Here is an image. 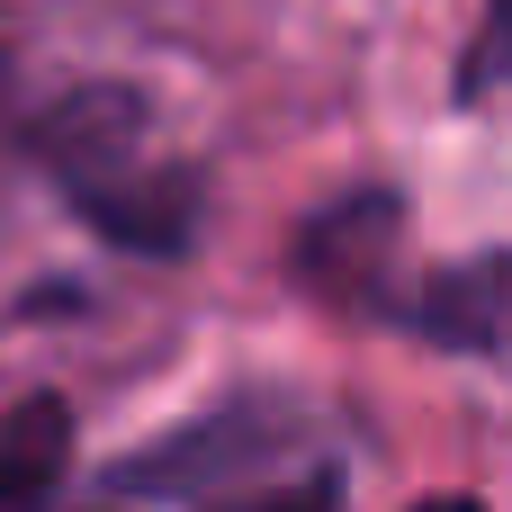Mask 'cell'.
Listing matches in <instances>:
<instances>
[{"mask_svg":"<svg viewBox=\"0 0 512 512\" xmlns=\"http://www.w3.org/2000/svg\"><path fill=\"white\" fill-rule=\"evenodd\" d=\"M477 90H512V0H486L477 45L459 54V99H477Z\"/></svg>","mask_w":512,"mask_h":512,"instance_id":"4","label":"cell"},{"mask_svg":"<svg viewBox=\"0 0 512 512\" xmlns=\"http://www.w3.org/2000/svg\"><path fill=\"white\" fill-rule=\"evenodd\" d=\"M72 477V405L27 396L0 414V504H36Z\"/></svg>","mask_w":512,"mask_h":512,"instance_id":"3","label":"cell"},{"mask_svg":"<svg viewBox=\"0 0 512 512\" xmlns=\"http://www.w3.org/2000/svg\"><path fill=\"white\" fill-rule=\"evenodd\" d=\"M45 171L63 180V198L126 252H189L198 234V171L180 153H162L153 108L117 81L72 90L63 108H45L36 126Z\"/></svg>","mask_w":512,"mask_h":512,"instance_id":"1","label":"cell"},{"mask_svg":"<svg viewBox=\"0 0 512 512\" xmlns=\"http://www.w3.org/2000/svg\"><path fill=\"white\" fill-rule=\"evenodd\" d=\"M315 432L297 405L279 396H243L216 405L180 432H162L144 459H117L99 477V495H135V504H207V495H333V468H306Z\"/></svg>","mask_w":512,"mask_h":512,"instance_id":"2","label":"cell"}]
</instances>
